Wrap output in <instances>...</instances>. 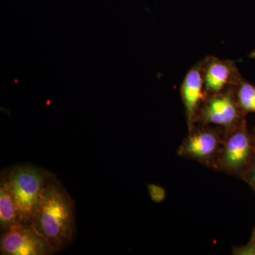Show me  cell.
I'll return each instance as SVG.
<instances>
[{
	"mask_svg": "<svg viewBox=\"0 0 255 255\" xmlns=\"http://www.w3.org/2000/svg\"><path fill=\"white\" fill-rule=\"evenodd\" d=\"M30 225L58 253L75 236V203L63 184L50 174Z\"/></svg>",
	"mask_w": 255,
	"mask_h": 255,
	"instance_id": "6da1fadb",
	"label": "cell"
},
{
	"mask_svg": "<svg viewBox=\"0 0 255 255\" xmlns=\"http://www.w3.org/2000/svg\"><path fill=\"white\" fill-rule=\"evenodd\" d=\"M50 174L44 169L26 164L14 166L1 174L21 223H31Z\"/></svg>",
	"mask_w": 255,
	"mask_h": 255,
	"instance_id": "7a4b0ae2",
	"label": "cell"
},
{
	"mask_svg": "<svg viewBox=\"0 0 255 255\" xmlns=\"http://www.w3.org/2000/svg\"><path fill=\"white\" fill-rule=\"evenodd\" d=\"M255 160V134L249 131L246 119L225 132L217 168L243 179Z\"/></svg>",
	"mask_w": 255,
	"mask_h": 255,
	"instance_id": "3957f363",
	"label": "cell"
},
{
	"mask_svg": "<svg viewBox=\"0 0 255 255\" xmlns=\"http://www.w3.org/2000/svg\"><path fill=\"white\" fill-rule=\"evenodd\" d=\"M236 88L208 96L197 114L196 122L202 125H215L225 132L237 127L245 120V114L238 105Z\"/></svg>",
	"mask_w": 255,
	"mask_h": 255,
	"instance_id": "277c9868",
	"label": "cell"
},
{
	"mask_svg": "<svg viewBox=\"0 0 255 255\" xmlns=\"http://www.w3.org/2000/svg\"><path fill=\"white\" fill-rule=\"evenodd\" d=\"M189 132L179 147V155L217 167L225 135L221 137L219 131L207 125L197 128L194 127Z\"/></svg>",
	"mask_w": 255,
	"mask_h": 255,
	"instance_id": "5b68a950",
	"label": "cell"
},
{
	"mask_svg": "<svg viewBox=\"0 0 255 255\" xmlns=\"http://www.w3.org/2000/svg\"><path fill=\"white\" fill-rule=\"evenodd\" d=\"M0 252L3 255H49L51 247L31 225L20 223L1 234Z\"/></svg>",
	"mask_w": 255,
	"mask_h": 255,
	"instance_id": "8992f818",
	"label": "cell"
},
{
	"mask_svg": "<svg viewBox=\"0 0 255 255\" xmlns=\"http://www.w3.org/2000/svg\"><path fill=\"white\" fill-rule=\"evenodd\" d=\"M202 70L207 97L236 88L243 80L232 60L209 56L202 61Z\"/></svg>",
	"mask_w": 255,
	"mask_h": 255,
	"instance_id": "52a82bcc",
	"label": "cell"
},
{
	"mask_svg": "<svg viewBox=\"0 0 255 255\" xmlns=\"http://www.w3.org/2000/svg\"><path fill=\"white\" fill-rule=\"evenodd\" d=\"M180 92L188 127L191 130L195 126L198 112L207 97L203 78L202 61L189 69L183 80Z\"/></svg>",
	"mask_w": 255,
	"mask_h": 255,
	"instance_id": "ba28073f",
	"label": "cell"
},
{
	"mask_svg": "<svg viewBox=\"0 0 255 255\" xmlns=\"http://www.w3.org/2000/svg\"><path fill=\"white\" fill-rule=\"evenodd\" d=\"M21 222L17 208L2 179L0 182V228L4 233Z\"/></svg>",
	"mask_w": 255,
	"mask_h": 255,
	"instance_id": "9c48e42d",
	"label": "cell"
},
{
	"mask_svg": "<svg viewBox=\"0 0 255 255\" xmlns=\"http://www.w3.org/2000/svg\"><path fill=\"white\" fill-rule=\"evenodd\" d=\"M236 94L238 105L245 115L255 114V85L243 80L236 87Z\"/></svg>",
	"mask_w": 255,
	"mask_h": 255,
	"instance_id": "30bf717a",
	"label": "cell"
},
{
	"mask_svg": "<svg viewBox=\"0 0 255 255\" xmlns=\"http://www.w3.org/2000/svg\"><path fill=\"white\" fill-rule=\"evenodd\" d=\"M149 194H150L151 199L156 203H160L165 199V190L160 186L155 184H148L147 185Z\"/></svg>",
	"mask_w": 255,
	"mask_h": 255,
	"instance_id": "8fae6325",
	"label": "cell"
},
{
	"mask_svg": "<svg viewBox=\"0 0 255 255\" xmlns=\"http://www.w3.org/2000/svg\"><path fill=\"white\" fill-rule=\"evenodd\" d=\"M252 188L255 192V160L252 164L251 168L245 174L243 179Z\"/></svg>",
	"mask_w": 255,
	"mask_h": 255,
	"instance_id": "7c38bea8",
	"label": "cell"
},
{
	"mask_svg": "<svg viewBox=\"0 0 255 255\" xmlns=\"http://www.w3.org/2000/svg\"><path fill=\"white\" fill-rule=\"evenodd\" d=\"M236 255H255V244L251 240L250 243L246 246L238 248L234 251Z\"/></svg>",
	"mask_w": 255,
	"mask_h": 255,
	"instance_id": "4fadbf2b",
	"label": "cell"
},
{
	"mask_svg": "<svg viewBox=\"0 0 255 255\" xmlns=\"http://www.w3.org/2000/svg\"><path fill=\"white\" fill-rule=\"evenodd\" d=\"M251 58H255V49L251 52V54L249 55Z\"/></svg>",
	"mask_w": 255,
	"mask_h": 255,
	"instance_id": "5bb4252c",
	"label": "cell"
},
{
	"mask_svg": "<svg viewBox=\"0 0 255 255\" xmlns=\"http://www.w3.org/2000/svg\"><path fill=\"white\" fill-rule=\"evenodd\" d=\"M251 240L255 244V228L254 229V231H253V236H252Z\"/></svg>",
	"mask_w": 255,
	"mask_h": 255,
	"instance_id": "9a60e30c",
	"label": "cell"
}]
</instances>
